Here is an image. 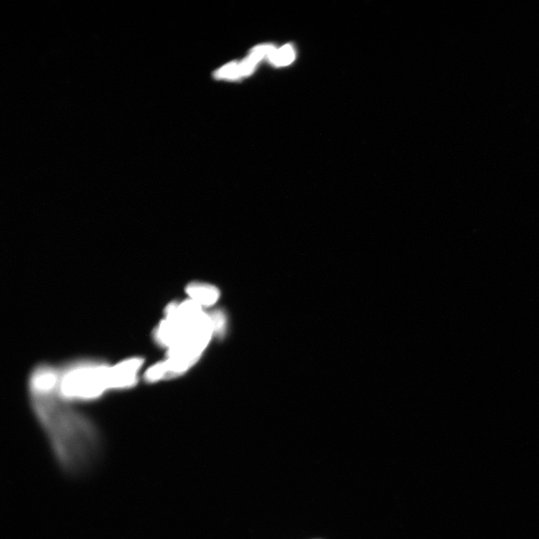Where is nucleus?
<instances>
[{
    "instance_id": "nucleus-1",
    "label": "nucleus",
    "mask_w": 539,
    "mask_h": 539,
    "mask_svg": "<svg viewBox=\"0 0 539 539\" xmlns=\"http://www.w3.org/2000/svg\"><path fill=\"white\" fill-rule=\"evenodd\" d=\"M29 385L34 413L58 467L73 478L91 471L102 452V437L96 425L67 404L58 393V382L48 379L30 382Z\"/></svg>"
},
{
    "instance_id": "nucleus-8",
    "label": "nucleus",
    "mask_w": 539,
    "mask_h": 539,
    "mask_svg": "<svg viewBox=\"0 0 539 539\" xmlns=\"http://www.w3.org/2000/svg\"><path fill=\"white\" fill-rule=\"evenodd\" d=\"M215 77L221 79H236L240 78L237 70V64L232 63L221 68L215 72Z\"/></svg>"
},
{
    "instance_id": "nucleus-6",
    "label": "nucleus",
    "mask_w": 539,
    "mask_h": 539,
    "mask_svg": "<svg viewBox=\"0 0 539 539\" xmlns=\"http://www.w3.org/2000/svg\"><path fill=\"white\" fill-rule=\"evenodd\" d=\"M267 57L269 61L274 65L286 66L294 61L295 52L291 45H286L281 49H274Z\"/></svg>"
},
{
    "instance_id": "nucleus-7",
    "label": "nucleus",
    "mask_w": 539,
    "mask_h": 539,
    "mask_svg": "<svg viewBox=\"0 0 539 539\" xmlns=\"http://www.w3.org/2000/svg\"><path fill=\"white\" fill-rule=\"evenodd\" d=\"M208 315L212 323L214 335L219 337L224 336L227 328V317L225 313L219 309H216Z\"/></svg>"
},
{
    "instance_id": "nucleus-3",
    "label": "nucleus",
    "mask_w": 539,
    "mask_h": 539,
    "mask_svg": "<svg viewBox=\"0 0 539 539\" xmlns=\"http://www.w3.org/2000/svg\"><path fill=\"white\" fill-rule=\"evenodd\" d=\"M144 359L135 357L111 366L113 391L127 389L135 386L138 381V374L141 370Z\"/></svg>"
},
{
    "instance_id": "nucleus-4",
    "label": "nucleus",
    "mask_w": 539,
    "mask_h": 539,
    "mask_svg": "<svg viewBox=\"0 0 539 539\" xmlns=\"http://www.w3.org/2000/svg\"><path fill=\"white\" fill-rule=\"evenodd\" d=\"M186 292L189 299L202 307L214 306L221 297L216 286L203 283H189L186 287Z\"/></svg>"
},
{
    "instance_id": "nucleus-5",
    "label": "nucleus",
    "mask_w": 539,
    "mask_h": 539,
    "mask_svg": "<svg viewBox=\"0 0 539 539\" xmlns=\"http://www.w3.org/2000/svg\"><path fill=\"white\" fill-rule=\"evenodd\" d=\"M274 49V47L270 45H261L253 48L251 54L243 62L237 64L240 77L252 74L257 63L265 56H268Z\"/></svg>"
},
{
    "instance_id": "nucleus-2",
    "label": "nucleus",
    "mask_w": 539,
    "mask_h": 539,
    "mask_svg": "<svg viewBox=\"0 0 539 539\" xmlns=\"http://www.w3.org/2000/svg\"><path fill=\"white\" fill-rule=\"evenodd\" d=\"M58 393L68 401H93L113 391L111 366L97 361L74 362L59 371Z\"/></svg>"
}]
</instances>
